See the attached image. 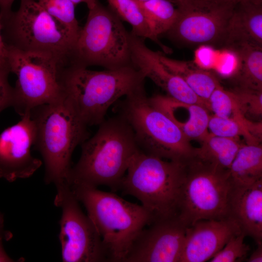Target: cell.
<instances>
[{
  "label": "cell",
  "instance_id": "1f68e13d",
  "mask_svg": "<svg viewBox=\"0 0 262 262\" xmlns=\"http://www.w3.org/2000/svg\"><path fill=\"white\" fill-rule=\"evenodd\" d=\"M2 26L0 17V66L8 67L7 47L5 45L2 35Z\"/></svg>",
  "mask_w": 262,
  "mask_h": 262
},
{
  "label": "cell",
  "instance_id": "cb8c5ba5",
  "mask_svg": "<svg viewBox=\"0 0 262 262\" xmlns=\"http://www.w3.org/2000/svg\"><path fill=\"white\" fill-rule=\"evenodd\" d=\"M208 131L221 137L239 139L242 137L246 144H260L262 139V122L248 125L232 119L210 115Z\"/></svg>",
  "mask_w": 262,
  "mask_h": 262
},
{
  "label": "cell",
  "instance_id": "83f0119b",
  "mask_svg": "<svg viewBox=\"0 0 262 262\" xmlns=\"http://www.w3.org/2000/svg\"><path fill=\"white\" fill-rule=\"evenodd\" d=\"M246 236V235L242 232L232 237L224 246L209 261L235 262L246 260L250 250L249 245L244 242Z\"/></svg>",
  "mask_w": 262,
  "mask_h": 262
},
{
  "label": "cell",
  "instance_id": "52a82bcc",
  "mask_svg": "<svg viewBox=\"0 0 262 262\" xmlns=\"http://www.w3.org/2000/svg\"><path fill=\"white\" fill-rule=\"evenodd\" d=\"M130 65V33L112 10L98 1L89 9L74 45L69 66L115 69Z\"/></svg>",
  "mask_w": 262,
  "mask_h": 262
},
{
  "label": "cell",
  "instance_id": "ba28073f",
  "mask_svg": "<svg viewBox=\"0 0 262 262\" xmlns=\"http://www.w3.org/2000/svg\"><path fill=\"white\" fill-rule=\"evenodd\" d=\"M1 20L7 46L50 55L69 65L76 40L36 0H21L18 10Z\"/></svg>",
  "mask_w": 262,
  "mask_h": 262
},
{
  "label": "cell",
  "instance_id": "4fadbf2b",
  "mask_svg": "<svg viewBox=\"0 0 262 262\" xmlns=\"http://www.w3.org/2000/svg\"><path fill=\"white\" fill-rule=\"evenodd\" d=\"M187 227L178 216L152 222L137 236L123 262H179Z\"/></svg>",
  "mask_w": 262,
  "mask_h": 262
},
{
  "label": "cell",
  "instance_id": "7c38bea8",
  "mask_svg": "<svg viewBox=\"0 0 262 262\" xmlns=\"http://www.w3.org/2000/svg\"><path fill=\"white\" fill-rule=\"evenodd\" d=\"M55 185L54 203L62 211L59 238L63 262H109L98 232L88 215L82 212L69 184Z\"/></svg>",
  "mask_w": 262,
  "mask_h": 262
},
{
  "label": "cell",
  "instance_id": "d4e9b609",
  "mask_svg": "<svg viewBox=\"0 0 262 262\" xmlns=\"http://www.w3.org/2000/svg\"><path fill=\"white\" fill-rule=\"evenodd\" d=\"M109 7L121 20L129 23L131 33L143 39H149L158 44L153 37L142 9L135 0H107Z\"/></svg>",
  "mask_w": 262,
  "mask_h": 262
},
{
  "label": "cell",
  "instance_id": "8d00e7d4",
  "mask_svg": "<svg viewBox=\"0 0 262 262\" xmlns=\"http://www.w3.org/2000/svg\"><path fill=\"white\" fill-rule=\"evenodd\" d=\"M218 1L225 2H230L233 3H237L239 1H243V0H214Z\"/></svg>",
  "mask_w": 262,
  "mask_h": 262
},
{
  "label": "cell",
  "instance_id": "7a4b0ae2",
  "mask_svg": "<svg viewBox=\"0 0 262 262\" xmlns=\"http://www.w3.org/2000/svg\"><path fill=\"white\" fill-rule=\"evenodd\" d=\"M145 77L133 65L95 71L68 66L61 74L65 97L86 126L99 125L119 98L144 87Z\"/></svg>",
  "mask_w": 262,
  "mask_h": 262
},
{
  "label": "cell",
  "instance_id": "f35d334b",
  "mask_svg": "<svg viewBox=\"0 0 262 262\" xmlns=\"http://www.w3.org/2000/svg\"><path fill=\"white\" fill-rule=\"evenodd\" d=\"M136 0L138 1H145L148 0Z\"/></svg>",
  "mask_w": 262,
  "mask_h": 262
},
{
  "label": "cell",
  "instance_id": "74e56055",
  "mask_svg": "<svg viewBox=\"0 0 262 262\" xmlns=\"http://www.w3.org/2000/svg\"><path fill=\"white\" fill-rule=\"evenodd\" d=\"M245 1H248L257 4H262V0H243Z\"/></svg>",
  "mask_w": 262,
  "mask_h": 262
},
{
  "label": "cell",
  "instance_id": "8992f818",
  "mask_svg": "<svg viewBox=\"0 0 262 262\" xmlns=\"http://www.w3.org/2000/svg\"><path fill=\"white\" fill-rule=\"evenodd\" d=\"M119 115L131 127L140 150L163 159L186 164L194 147L177 125L155 107L143 87L125 97Z\"/></svg>",
  "mask_w": 262,
  "mask_h": 262
},
{
  "label": "cell",
  "instance_id": "30bf717a",
  "mask_svg": "<svg viewBox=\"0 0 262 262\" xmlns=\"http://www.w3.org/2000/svg\"><path fill=\"white\" fill-rule=\"evenodd\" d=\"M231 185L229 170L194 157L186 163L178 217L186 227L202 220L229 217Z\"/></svg>",
  "mask_w": 262,
  "mask_h": 262
},
{
  "label": "cell",
  "instance_id": "484cf974",
  "mask_svg": "<svg viewBox=\"0 0 262 262\" xmlns=\"http://www.w3.org/2000/svg\"><path fill=\"white\" fill-rule=\"evenodd\" d=\"M208 109L218 117L234 119L251 125L255 122L244 114L234 92L225 89L221 85L217 87L208 101Z\"/></svg>",
  "mask_w": 262,
  "mask_h": 262
},
{
  "label": "cell",
  "instance_id": "603a6c76",
  "mask_svg": "<svg viewBox=\"0 0 262 262\" xmlns=\"http://www.w3.org/2000/svg\"><path fill=\"white\" fill-rule=\"evenodd\" d=\"M136 1L143 11L158 45L165 52H169V49L160 42L158 37L166 33L173 26L177 16V8L170 0Z\"/></svg>",
  "mask_w": 262,
  "mask_h": 262
},
{
  "label": "cell",
  "instance_id": "5b68a950",
  "mask_svg": "<svg viewBox=\"0 0 262 262\" xmlns=\"http://www.w3.org/2000/svg\"><path fill=\"white\" fill-rule=\"evenodd\" d=\"M186 166V163L163 159L139 149L119 189L139 200L153 222L177 216Z\"/></svg>",
  "mask_w": 262,
  "mask_h": 262
},
{
  "label": "cell",
  "instance_id": "277c9868",
  "mask_svg": "<svg viewBox=\"0 0 262 262\" xmlns=\"http://www.w3.org/2000/svg\"><path fill=\"white\" fill-rule=\"evenodd\" d=\"M70 187L98 232L109 261L123 262L137 236L153 222L151 214L142 205L113 193L82 185Z\"/></svg>",
  "mask_w": 262,
  "mask_h": 262
},
{
  "label": "cell",
  "instance_id": "5bb4252c",
  "mask_svg": "<svg viewBox=\"0 0 262 262\" xmlns=\"http://www.w3.org/2000/svg\"><path fill=\"white\" fill-rule=\"evenodd\" d=\"M21 117L18 122L0 133V178L9 182L29 178L42 164L31 151L35 128L30 112Z\"/></svg>",
  "mask_w": 262,
  "mask_h": 262
},
{
  "label": "cell",
  "instance_id": "d6a6232c",
  "mask_svg": "<svg viewBox=\"0 0 262 262\" xmlns=\"http://www.w3.org/2000/svg\"><path fill=\"white\" fill-rule=\"evenodd\" d=\"M15 0H0V17L1 19L8 16L12 12V4Z\"/></svg>",
  "mask_w": 262,
  "mask_h": 262
},
{
  "label": "cell",
  "instance_id": "9c48e42d",
  "mask_svg": "<svg viewBox=\"0 0 262 262\" xmlns=\"http://www.w3.org/2000/svg\"><path fill=\"white\" fill-rule=\"evenodd\" d=\"M7 47L10 71L16 77L12 107L19 115L65 96L61 82L63 64L50 55Z\"/></svg>",
  "mask_w": 262,
  "mask_h": 262
},
{
  "label": "cell",
  "instance_id": "4316f807",
  "mask_svg": "<svg viewBox=\"0 0 262 262\" xmlns=\"http://www.w3.org/2000/svg\"><path fill=\"white\" fill-rule=\"evenodd\" d=\"M36 0L76 41L81 27L75 16V5L70 0Z\"/></svg>",
  "mask_w": 262,
  "mask_h": 262
},
{
  "label": "cell",
  "instance_id": "f546056e",
  "mask_svg": "<svg viewBox=\"0 0 262 262\" xmlns=\"http://www.w3.org/2000/svg\"><path fill=\"white\" fill-rule=\"evenodd\" d=\"M10 73L8 67L0 66V113L13 105L14 87L8 81Z\"/></svg>",
  "mask_w": 262,
  "mask_h": 262
},
{
  "label": "cell",
  "instance_id": "3957f363",
  "mask_svg": "<svg viewBox=\"0 0 262 262\" xmlns=\"http://www.w3.org/2000/svg\"><path fill=\"white\" fill-rule=\"evenodd\" d=\"M30 114L35 128L33 147L45 164V182L68 183L72 155L88 138L87 126L65 96L34 108Z\"/></svg>",
  "mask_w": 262,
  "mask_h": 262
},
{
  "label": "cell",
  "instance_id": "8fae6325",
  "mask_svg": "<svg viewBox=\"0 0 262 262\" xmlns=\"http://www.w3.org/2000/svg\"><path fill=\"white\" fill-rule=\"evenodd\" d=\"M177 16L166 33L190 47H224L228 25L236 3L214 0H172Z\"/></svg>",
  "mask_w": 262,
  "mask_h": 262
},
{
  "label": "cell",
  "instance_id": "836d02e7",
  "mask_svg": "<svg viewBox=\"0 0 262 262\" xmlns=\"http://www.w3.org/2000/svg\"><path fill=\"white\" fill-rule=\"evenodd\" d=\"M257 248L250 255L246 261L248 262H262V241L256 242Z\"/></svg>",
  "mask_w": 262,
  "mask_h": 262
},
{
  "label": "cell",
  "instance_id": "ffe728a7",
  "mask_svg": "<svg viewBox=\"0 0 262 262\" xmlns=\"http://www.w3.org/2000/svg\"><path fill=\"white\" fill-rule=\"evenodd\" d=\"M229 172L234 184H249L262 180V145L242 144Z\"/></svg>",
  "mask_w": 262,
  "mask_h": 262
},
{
  "label": "cell",
  "instance_id": "e575fe53",
  "mask_svg": "<svg viewBox=\"0 0 262 262\" xmlns=\"http://www.w3.org/2000/svg\"><path fill=\"white\" fill-rule=\"evenodd\" d=\"M75 5L80 3H85L89 9L93 8L97 4L98 0H70Z\"/></svg>",
  "mask_w": 262,
  "mask_h": 262
},
{
  "label": "cell",
  "instance_id": "44dd1931",
  "mask_svg": "<svg viewBox=\"0 0 262 262\" xmlns=\"http://www.w3.org/2000/svg\"><path fill=\"white\" fill-rule=\"evenodd\" d=\"M196 148L195 157L219 168L229 170L243 144L238 139L214 135L210 132Z\"/></svg>",
  "mask_w": 262,
  "mask_h": 262
},
{
  "label": "cell",
  "instance_id": "ac0fdd59",
  "mask_svg": "<svg viewBox=\"0 0 262 262\" xmlns=\"http://www.w3.org/2000/svg\"><path fill=\"white\" fill-rule=\"evenodd\" d=\"M246 44L262 47V3L243 0L234 8L223 47L231 49Z\"/></svg>",
  "mask_w": 262,
  "mask_h": 262
},
{
  "label": "cell",
  "instance_id": "d6986e66",
  "mask_svg": "<svg viewBox=\"0 0 262 262\" xmlns=\"http://www.w3.org/2000/svg\"><path fill=\"white\" fill-rule=\"evenodd\" d=\"M160 61L171 72L180 77L207 105L213 92L221 85L211 72L197 66L194 63L171 59L159 52ZM209 110V109H208Z\"/></svg>",
  "mask_w": 262,
  "mask_h": 262
},
{
  "label": "cell",
  "instance_id": "4dcf8cb0",
  "mask_svg": "<svg viewBox=\"0 0 262 262\" xmlns=\"http://www.w3.org/2000/svg\"><path fill=\"white\" fill-rule=\"evenodd\" d=\"M12 237V233L7 231L6 232H0V262H16L11 258L5 252L2 245L3 239L8 240Z\"/></svg>",
  "mask_w": 262,
  "mask_h": 262
},
{
  "label": "cell",
  "instance_id": "6da1fadb",
  "mask_svg": "<svg viewBox=\"0 0 262 262\" xmlns=\"http://www.w3.org/2000/svg\"><path fill=\"white\" fill-rule=\"evenodd\" d=\"M82 152L68 177L69 185L119 189L139 148L132 130L121 115L104 120L97 132L81 145Z\"/></svg>",
  "mask_w": 262,
  "mask_h": 262
},
{
  "label": "cell",
  "instance_id": "e0dca14e",
  "mask_svg": "<svg viewBox=\"0 0 262 262\" xmlns=\"http://www.w3.org/2000/svg\"><path fill=\"white\" fill-rule=\"evenodd\" d=\"M229 217L233 219L246 236L256 242L262 239V180L253 183H231L228 201Z\"/></svg>",
  "mask_w": 262,
  "mask_h": 262
},
{
  "label": "cell",
  "instance_id": "f1b7e54d",
  "mask_svg": "<svg viewBox=\"0 0 262 262\" xmlns=\"http://www.w3.org/2000/svg\"><path fill=\"white\" fill-rule=\"evenodd\" d=\"M233 91L246 117L248 115L255 117L262 115V91L237 87Z\"/></svg>",
  "mask_w": 262,
  "mask_h": 262
},
{
  "label": "cell",
  "instance_id": "2e32d148",
  "mask_svg": "<svg viewBox=\"0 0 262 262\" xmlns=\"http://www.w3.org/2000/svg\"><path fill=\"white\" fill-rule=\"evenodd\" d=\"M241 232L238 225L230 217L197 221L186 228L179 262L208 261Z\"/></svg>",
  "mask_w": 262,
  "mask_h": 262
},
{
  "label": "cell",
  "instance_id": "d590c367",
  "mask_svg": "<svg viewBox=\"0 0 262 262\" xmlns=\"http://www.w3.org/2000/svg\"><path fill=\"white\" fill-rule=\"evenodd\" d=\"M7 230L4 229V217L3 214L0 212V232H6Z\"/></svg>",
  "mask_w": 262,
  "mask_h": 262
},
{
  "label": "cell",
  "instance_id": "9a60e30c",
  "mask_svg": "<svg viewBox=\"0 0 262 262\" xmlns=\"http://www.w3.org/2000/svg\"><path fill=\"white\" fill-rule=\"evenodd\" d=\"M144 40L130 33L132 65L142 72L145 78L150 79L164 89L168 97L187 104L202 105L208 109L206 103L195 93L187 84L160 61L159 52L148 48Z\"/></svg>",
  "mask_w": 262,
  "mask_h": 262
},
{
  "label": "cell",
  "instance_id": "7402d4cb",
  "mask_svg": "<svg viewBox=\"0 0 262 262\" xmlns=\"http://www.w3.org/2000/svg\"><path fill=\"white\" fill-rule=\"evenodd\" d=\"M231 50L240 60L235 74L238 87L262 91V47L246 44Z\"/></svg>",
  "mask_w": 262,
  "mask_h": 262
}]
</instances>
